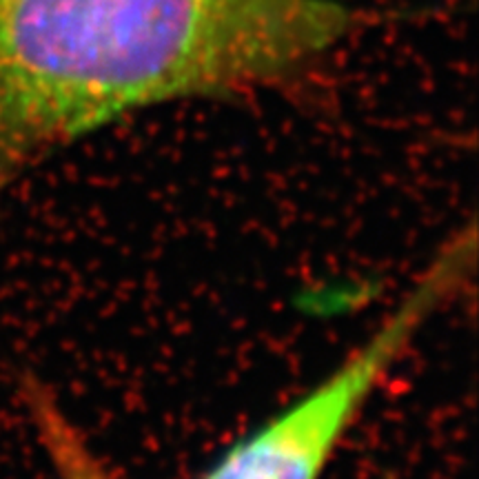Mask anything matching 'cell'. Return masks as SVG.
I'll return each instance as SVG.
<instances>
[{"mask_svg":"<svg viewBox=\"0 0 479 479\" xmlns=\"http://www.w3.org/2000/svg\"><path fill=\"white\" fill-rule=\"evenodd\" d=\"M349 29L333 0H0V204L80 136L173 100L285 89Z\"/></svg>","mask_w":479,"mask_h":479,"instance_id":"1","label":"cell"},{"mask_svg":"<svg viewBox=\"0 0 479 479\" xmlns=\"http://www.w3.org/2000/svg\"><path fill=\"white\" fill-rule=\"evenodd\" d=\"M22 395L56 479H120L47 386L29 380Z\"/></svg>","mask_w":479,"mask_h":479,"instance_id":"3","label":"cell"},{"mask_svg":"<svg viewBox=\"0 0 479 479\" xmlns=\"http://www.w3.org/2000/svg\"><path fill=\"white\" fill-rule=\"evenodd\" d=\"M475 227L450 235L384 318L313 389L231 444L198 479H322L373 395L424 328L471 286Z\"/></svg>","mask_w":479,"mask_h":479,"instance_id":"2","label":"cell"}]
</instances>
